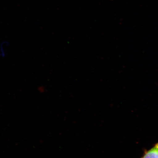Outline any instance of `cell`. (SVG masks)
<instances>
[{
    "instance_id": "1",
    "label": "cell",
    "mask_w": 158,
    "mask_h": 158,
    "mask_svg": "<svg viewBox=\"0 0 158 158\" xmlns=\"http://www.w3.org/2000/svg\"><path fill=\"white\" fill-rule=\"evenodd\" d=\"M142 158H158V143L146 152Z\"/></svg>"
}]
</instances>
